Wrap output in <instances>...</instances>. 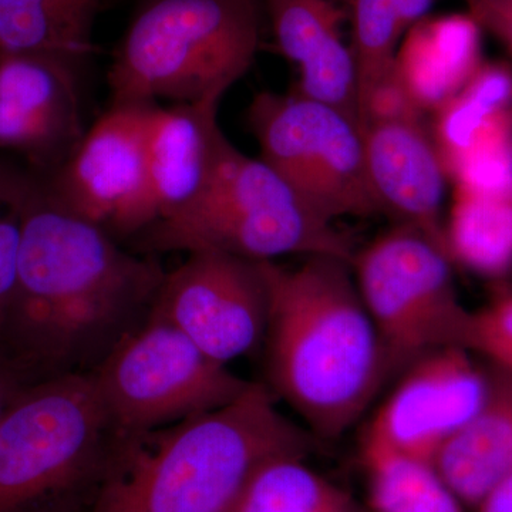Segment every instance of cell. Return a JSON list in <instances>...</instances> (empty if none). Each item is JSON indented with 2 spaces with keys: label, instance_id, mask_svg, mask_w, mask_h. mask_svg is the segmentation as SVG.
<instances>
[{
  "label": "cell",
  "instance_id": "obj_10",
  "mask_svg": "<svg viewBox=\"0 0 512 512\" xmlns=\"http://www.w3.org/2000/svg\"><path fill=\"white\" fill-rule=\"evenodd\" d=\"M151 313L228 366L264 343L269 316L264 261L191 252L183 264L165 272Z\"/></svg>",
  "mask_w": 512,
  "mask_h": 512
},
{
  "label": "cell",
  "instance_id": "obj_14",
  "mask_svg": "<svg viewBox=\"0 0 512 512\" xmlns=\"http://www.w3.org/2000/svg\"><path fill=\"white\" fill-rule=\"evenodd\" d=\"M218 103L156 106L148 130L143 184L114 238H133L170 217L200 194L225 136Z\"/></svg>",
  "mask_w": 512,
  "mask_h": 512
},
{
  "label": "cell",
  "instance_id": "obj_9",
  "mask_svg": "<svg viewBox=\"0 0 512 512\" xmlns=\"http://www.w3.org/2000/svg\"><path fill=\"white\" fill-rule=\"evenodd\" d=\"M247 123L262 160L326 220L382 214L367 175L359 121L299 93H256Z\"/></svg>",
  "mask_w": 512,
  "mask_h": 512
},
{
  "label": "cell",
  "instance_id": "obj_12",
  "mask_svg": "<svg viewBox=\"0 0 512 512\" xmlns=\"http://www.w3.org/2000/svg\"><path fill=\"white\" fill-rule=\"evenodd\" d=\"M83 72L60 57L0 49V156L39 175L69 158L87 130Z\"/></svg>",
  "mask_w": 512,
  "mask_h": 512
},
{
  "label": "cell",
  "instance_id": "obj_23",
  "mask_svg": "<svg viewBox=\"0 0 512 512\" xmlns=\"http://www.w3.org/2000/svg\"><path fill=\"white\" fill-rule=\"evenodd\" d=\"M348 12L350 47L355 59L357 107L360 100L396 69L406 33L429 16L436 0H340ZM359 114V113H357Z\"/></svg>",
  "mask_w": 512,
  "mask_h": 512
},
{
  "label": "cell",
  "instance_id": "obj_6",
  "mask_svg": "<svg viewBox=\"0 0 512 512\" xmlns=\"http://www.w3.org/2000/svg\"><path fill=\"white\" fill-rule=\"evenodd\" d=\"M116 441L92 373L28 384L0 420V512H32L100 476Z\"/></svg>",
  "mask_w": 512,
  "mask_h": 512
},
{
  "label": "cell",
  "instance_id": "obj_16",
  "mask_svg": "<svg viewBox=\"0 0 512 512\" xmlns=\"http://www.w3.org/2000/svg\"><path fill=\"white\" fill-rule=\"evenodd\" d=\"M276 45L299 69L296 93L359 121L355 59L343 36L348 12L340 0H264ZM360 124V123H359Z\"/></svg>",
  "mask_w": 512,
  "mask_h": 512
},
{
  "label": "cell",
  "instance_id": "obj_5",
  "mask_svg": "<svg viewBox=\"0 0 512 512\" xmlns=\"http://www.w3.org/2000/svg\"><path fill=\"white\" fill-rule=\"evenodd\" d=\"M133 239L146 255L214 251L251 261L286 255L352 261L356 254L336 222L322 217L271 165L242 153L227 136L200 194Z\"/></svg>",
  "mask_w": 512,
  "mask_h": 512
},
{
  "label": "cell",
  "instance_id": "obj_2",
  "mask_svg": "<svg viewBox=\"0 0 512 512\" xmlns=\"http://www.w3.org/2000/svg\"><path fill=\"white\" fill-rule=\"evenodd\" d=\"M264 266L269 390L316 440L339 439L396 375L357 289L352 261L313 255L295 268L275 261Z\"/></svg>",
  "mask_w": 512,
  "mask_h": 512
},
{
  "label": "cell",
  "instance_id": "obj_1",
  "mask_svg": "<svg viewBox=\"0 0 512 512\" xmlns=\"http://www.w3.org/2000/svg\"><path fill=\"white\" fill-rule=\"evenodd\" d=\"M0 353L28 384L89 373L150 316L165 271L57 204L29 170Z\"/></svg>",
  "mask_w": 512,
  "mask_h": 512
},
{
  "label": "cell",
  "instance_id": "obj_29",
  "mask_svg": "<svg viewBox=\"0 0 512 512\" xmlns=\"http://www.w3.org/2000/svg\"><path fill=\"white\" fill-rule=\"evenodd\" d=\"M26 386L28 382L25 377L20 375L19 370L5 356L0 355V420Z\"/></svg>",
  "mask_w": 512,
  "mask_h": 512
},
{
  "label": "cell",
  "instance_id": "obj_13",
  "mask_svg": "<svg viewBox=\"0 0 512 512\" xmlns=\"http://www.w3.org/2000/svg\"><path fill=\"white\" fill-rule=\"evenodd\" d=\"M156 106H110L57 170L37 174L50 197L77 217L111 232L143 184L148 130Z\"/></svg>",
  "mask_w": 512,
  "mask_h": 512
},
{
  "label": "cell",
  "instance_id": "obj_24",
  "mask_svg": "<svg viewBox=\"0 0 512 512\" xmlns=\"http://www.w3.org/2000/svg\"><path fill=\"white\" fill-rule=\"evenodd\" d=\"M369 512H466L429 463L396 456L365 458Z\"/></svg>",
  "mask_w": 512,
  "mask_h": 512
},
{
  "label": "cell",
  "instance_id": "obj_20",
  "mask_svg": "<svg viewBox=\"0 0 512 512\" xmlns=\"http://www.w3.org/2000/svg\"><path fill=\"white\" fill-rule=\"evenodd\" d=\"M104 0H0V49L60 57L84 70Z\"/></svg>",
  "mask_w": 512,
  "mask_h": 512
},
{
  "label": "cell",
  "instance_id": "obj_17",
  "mask_svg": "<svg viewBox=\"0 0 512 512\" xmlns=\"http://www.w3.org/2000/svg\"><path fill=\"white\" fill-rule=\"evenodd\" d=\"M480 409L437 451L431 466L474 511L512 473V372L488 365Z\"/></svg>",
  "mask_w": 512,
  "mask_h": 512
},
{
  "label": "cell",
  "instance_id": "obj_27",
  "mask_svg": "<svg viewBox=\"0 0 512 512\" xmlns=\"http://www.w3.org/2000/svg\"><path fill=\"white\" fill-rule=\"evenodd\" d=\"M423 111L404 84L397 67L384 76L357 107L362 128L386 121H421Z\"/></svg>",
  "mask_w": 512,
  "mask_h": 512
},
{
  "label": "cell",
  "instance_id": "obj_3",
  "mask_svg": "<svg viewBox=\"0 0 512 512\" xmlns=\"http://www.w3.org/2000/svg\"><path fill=\"white\" fill-rule=\"evenodd\" d=\"M318 443L251 382L220 409L116 439L90 512H225L266 461L308 457Z\"/></svg>",
  "mask_w": 512,
  "mask_h": 512
},
{
  "label": "cell",
  "instance_id": "obj_22",
  "mask_svg": "<svg viewBox=\"0 0 512 512\" xmlns=\"http://www.w3.org/2000/svg\"><path fill=\"white\" fill-rule=\"evenodd\" d=\"M447 245L453 262L477 274H504L512 265V194L457 185Z\"/></svg>",
  "mask_w": 512,
  "mask_h": 512
},
{
  "label": "cell",
  "instance_id": "obj_8",
  "mask_svg": "<svg viewBox=\"0 0 512 512\" xmlns=\"http://www.w3.org/2000/svg\"><path fill=\"white\" fill-rule=\"evenodd\" d=\"M451 265L439 245L402 224L353 256L357 289L396 375L433 350L464 348L473 311L458 298Z\"/></svg>",
  "mask_w": 512,
  "mask_h": 512
},
{
  "label": "cell",
  "instance_id": "obj_21",
  "mask_svg": "<svg viewBox=\"0 0 512 512\" xmlns=\"http://www.w3.org/2000/svg\"><path fill=\"white\" fill-rule=\"evenodd\" d=\"M225 512H369L346 488L306 464L281 456L249 477Z\"/></svg>",
  "mask_w": 512,
  "mask_h": 512
},
{
  "label": "cell",
  "instance_id": "obj_11",
  "mask_svg": "<svg viewBox=\"0 0 512 512\" xmlns=\"http://www.w3.org/2000/svg\"><path fill=\"white\" fill-rule=\"evenodd\" d=\"M460 346L433 350L399 373L362 437L363 460L396 456L429 463L484 402L487 367Z\"/></svg>",
  "mask_w": 512,
  "mask_h": 512
},
{
  "label": "cell",
  "instance_id": "obj_25",
  "mask_svg": "<svg viewBox=\"0 0 512 512\" xmlns=\"http://www.w3.org/2000/svg\"><path fill=\"white\" fill-rule=\"evenodd\" d=\"M28 181L25 165L15 158L0 156V348L18 281L20 205Z\"/></svg>",
  "mask_w": 512,
  "mask_h": 512
},
{
  "label": "cell",
  "instance_id": "obj_31",
  "mask_svg": "<svg viewBox=\"0 0 512 512\" xmlns=\"http://www.w3.org/2000/svg\"><path fill=\"white\" fill-rule=\"evenodd\" d=\"M32 512H76L73 494L47 501V503L40 505V507H37Z\"/></svg>",
  "mask_w": 512,
  "mask_h": 512
},
{
  "label": "cell",
  "instance_id": "obj_30",
  "mask_svg": "<svg viewBox=\"0 0 512 512\" xmlns=\"http://www.w3.org/2000/svg\"><path fill=\"white\" fill-rule=\"evenodd\" d=\"M474 512H512V473L485 495Z\"/></svg>",
  "mask_w": 512,
  "mask_h": 512
},
{
  "label": "cell",
  "instance_id": "obj_15",
  "mask_svg": "<svg viewBox=\"0 0 512 512\" xmlns=\"http://www.w3.org/2000/svg\"><path fill=\"white\" fill-rule=\"evenodd\" d=\"M362 133L367 175L382 214L417 229L450 255L443 220L446 168L423 123H373Z\"/></svg>",
  "mask_w": 512,
  "mask_h": 512
},
{
  "label": "cell",
  "instance_id": "obj_4",
  "mask_svg": "<svg viewBox=\"0 0 512 512\" xmlns=\"http://www.w3.org/2000/svg\"><path fill=\"white\" fill-rule=\"evenodd\" d=\"M261 0H140L107 72L110 106L221 104L261 45Z\"/></svg>",
  "mask_w": 512,
  "mask_h": 512
},
{
  "label": "cell",
  "instance_id": "obj_28",
  "mask_svg": "<svg viewBox=\"0 0 512 512\" xmlns=\"http://www.w3.org/2000/svg\"><path fill=\"white\" fill-rule=\"evenodd\" d=\"M468 15L512 52V0H466Z\"/></svg>",
  "mask_w": 512,
  "mask_h": 512
},
{
  "label": "cell",
  "instance_id": "obj_26",
  "mask_svg": "<svg viewBox=\"0 0 512 512\" xmlns=\"http://www.w3.org/2000/svg\"><path fill=\"white\" fill-rule=\"evenodd\" d=\"M464 348L487 365L512 372V291H503L471 312Z\"/></svg>",
  "mask_w": 512,
  "mask_h": 512
},
{
  "label": "cell",
  "instance_id": "obj_18",
  "mask_svg": "<svg viewBox=\"0 0 512 512\" xmlns=\"http://www.w3.org/2000/svg\"><path fill=\"white\" fill-rule=\"evenodd\" d=\"M481 30L468 13L426 16L403 37L396 67L423 110H439L463 90L481 60Z\"/></svg>",
  "mask_w": 512,
  "mask_h": 512
},
{
  "label": "cell",
  "instance_id": "obj_19",
  "mask_svg": "<svg viewBox=\"0 0 512 512\" xmlns=\"http://www.w3.org/2000/svg\"><path fill=\"white\" fill-rule=\"evenodd\" d=\"M436 143L446 173L512 144V70L481 63L460 93L439 110Z\"/></svg>",
  "mask_w": 512,
  "mask_h": 512
},
{
  "label": "cell",
  "instance_id": "obj_7",
  "mask_svg": "<svg viewBox=\"0 0 512 512\" xmlns=\"http://www.w3.org/2000/svg\"><path fill=\"white\" fill-rule=\"evenodd\" d=\"M90 373L116 439L220 409L251 384L151 312Z\"/></svg>",
  "mask_w": 512,
  "mask_h": 512
}]
</instances>
